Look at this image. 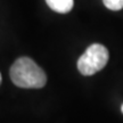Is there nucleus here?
I'll return each mask as SVG.
<instances>
[{
	"mask_svg": "<svg viewBox=\"0 0 123 123\" xmlns=\"http://www.w3.org/2000/svg\"><path fill=\"white\" fill-rule=\"evenodd\" d=\"M121 111H122V113H123V105H122V107H121Z\"/></svg>",
	"mask_w": 123,
	"mask_h": 123,
	"instance_id": "6",
	"label": "nucleus"
},
{
	"mask_svg": "<svg viewBox=\"0 0 123 123\" xmlns=\"http://www.w3.org/2000/svg\"><path fill=\"white\" fill-rule=\"evenodd\" d=\"M1 81H2V76H1V73H0V84H1Z\"/></svg>",
	"mask_w": 123,
	"mask_h": 123,
	"instance_id": "5",
	"label": "nucleus"
},
{
	"mask_svg": "<svg viewBox=\"0 0 123 123\" xmlns=\"http://www.w3.org/2000/svg\"><path fill=\"white\" fill-rule=\"evenodd\" d=\"M103 2L111 10H121L123 8V0H103Z\"/></svg>",
	"mask_w": 123,
	"mask_h": 123,
	"instance_id": "4",
	"label": "nucleus"
},
{
	"mask_svg": "<svg viewBox=\"0 0 123 123\" xmlns=\"http://www.w3.org/2000/svg\"><path fill=\"white\" fill-rule=\"evenodd\" d=\"M10 79L19 88H42L47 83V75L33 59L21 57L10 67Z\"/></svg>",
	"mask_w": 123,
	"mask_h": 123,
	"instance_id": "1",
	"label": "nucleus"
},
{
	"mask_svg": "<svg viewBox=\"0 0 123 123\" xmlns=\"http://www.w3.org/2000/svg\"><path fill=\"white\" fill-rule=\"evenodd\" d=\"M108 62V50L100 43H92L78 61V68L82 75H92L101 71Z\"/></svg>",
	"mask_w": 123,
	"mask_h": 123,
	"instance_id": "2",
	"label": "nucleus"
},
{
	"mask_svg": "<svg viewBox=\"0 0 123 123\" xmlns=\"http://www.w3.org/2000/svg\"><path fill=\"white\" fill-rule=\"evenodd\" d=\"M48 7L56 13L66 14L71 12L73 8V0H46Z\"/></svg>",
	"mask_w": 123,
	"mask_h": 123,
	"instance_id": "3",
	"label": "nucleus"
}]
</instances>
